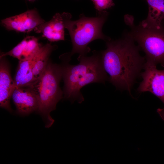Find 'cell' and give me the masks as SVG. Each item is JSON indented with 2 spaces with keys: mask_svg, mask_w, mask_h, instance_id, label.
Masks as SVG:
<instances>
[{
  "mask_svg": "<svg viewBox=\"0 0 164 164\" xmlns=\"http://www.w3.org/2000/svg\"><path fill=\"white\" fill-rule=\"evenodd\" d=\"M3 58H0V106L11 112L10 100L15 89L14 81L11 76L9 66Z\"/></svg>",
  "mask_w": 164,
  "mask_h": 164,
  "instance_id": "10",
  "label": "cell"
},
{
  "mask_svg": "<svg viewBox=\"0 0 164 164\" xmlns=\"http://www.w3.org/2000/svg\"><path fill=\"white\" fill-rule=\"evenodd\" d=\"M90 56L79 55V63L76 65L68 63L62 65L64 82V97L72 102L81 103L84 101L80 92L83 87L93 83H104L108 80L101 61V53L93 51Z\"/></svg>",
  "mask_w": 164,
  "mask_h": 164,
  "instance_id": "2",
  "label": "cell"
},
{
  "mask_svg": "<svg viewBox=\"0 0 164 164\" xmlns=\"http://www.w3.org/2000/svg\"><path fill=\"white\" fill-rule=\"evenodd\" d=\"M45 22L35 9L1 20L2 25L9 31L28 33Z\"/></svg>",
  "mask_w": 164,
  "mask_h": 164,
  "instance_id": "7",
  "label": "cell"
},
{
  "mask_svg": "<svg viewBox=\"0 0 164 164\" xmlns=\"http://www.w3.org/2000/svg\"><path fill=\"white\" fill-rule=\"evenodd\" d=\"M149 7L147 18L139 24L143 27H161L164 20V0H145Z\"/></svg>",
  "mask_w": 164,
  "mask_h": 164,
  "instance_id": "11",
  "label": "cell"
},
{
  "mask_svg": "<svg viewBox=\"0 0 164 164\" xmlns=\"http://www.w3.org/2000/svg\"><path fill=\"white\" fill-rule=\"evenodd\" d=\"M20 43L22 51V59L20 60L28 59L34 56L42 46L39 43L38 38L34 36H27Z\"/></svg>",
  "mask_w": 164,
  "mask_h": 164,
  "instance_id": "14",
  "label": "cell"
},
{
  "mask_svg": "<svg viewBox=\"0 0 164 164\" xmlns=\"http://www.w3.org/2000/svg\"><path fill=\"white\" fill-rule=\"evenodd\" d=\"M65 29L62 14L56 13L49 21L45 22L34 30L51 42L64 40Z\"/></svg>",
  "mask_w": 164,
  "mask_h": 164,
  "instance_id": "9",
  "label": "cell"
},
{
  "mask_svg": "<svg viewBox=\"0 0 164 164\" xmlns=\"http://www.w3.org/2000/svg\"><path fill=\"white\" fill-rule=\"evenodd\" d=\"M124 20L130 28L127 33L145 53L146 62L164 67L163 25L159 28H144L140 24L135 25L133 17L128 15L124 16Z\"/></svg>",
  "mask_w": 164,
  "mask_h": 164,
  "instance_id": "5",
  "label": "cell"
},
{
  "mask_svg": "<svg viewBox=\"0 0 164 164\" xmlns=\"http://www.w3.org/2000/svg\"><path fill=\"white\" fill-rule=\"evenodd\" d=\"M62 14L65 28L68 30L71 39L72 49L69 54L70 57L76 53L86 56L91 51L88 45L93 40L101 39L106 41L111 39L102 32L103 26L108 15L105 10L94 17L81 14L76 20H71L72 16L69 13Z\"/></svg>",
  "mask_w": 164,
  "mask_h": 164,
  "instance_id": "3",
  "label": "cell"
},
{
  "mask_svg": "<svg viewBox=\"0 0 164 164\" xmlns=\"http://www.w3.org/2000/svg\"><path fill=\"white\" fill-rule=\"evenodd\" d=\"M62 77V66L49 61L40 77L27 86L37 97V110L44 120L47 128L51 126L54 122L50 113L56 109L57 104L63 97V92L59 85Z\"/></svg>",
  "mask_w": 164,
  "mask_h": 164,
  "instance_id": "4",
  "label": "cell"
},
{
  "mask_svg": "<svg viewBox=\"0 0 164 164\" xmlns=\"http://www.w3.org/2000/svg\"><path fill=\"white\" fill-rule=\"evenodd\" d=\"M12 97L17 112L20 114L27 115L38 109L37 97L28 86L15 87Z\"/></svg>",
  "mask_w": 164,
  "mask_h": 164,
  "instance_id": "8",
  "label": "cell"
},
{
  "mask_svg": "<svg viewBox=\"0 0 164 164\" xmlns=\"http://www.w3.org/2000/svg\"><path fill=\"white\" fill-rule=\"evenodd\" d=\"M28 0L29 1H30V2H33V1H35V0Z\"/></svg>",
  "mask_w": 164,
  "mask_h": 164,
  "instance_id": "16",
  "label": "cell"
},
{
  "mask_svg": "<svg viewBox=\"0 0 164 164\" xmlns=\"http://www.w3.org/2000/svg\"><path fill=\"white\" fill-rule=\"evenodd\" d=\"M98 14L114 5L113 0H91Z\"/></svg>",
  "mask_w": 164,
  "mask_h": 164,
  "instance_id": "15",
  "label": "cell"
},
{
  "mask_svg": "<svg viewBox=\"0 0 164 164\" xmlns=\"http://www.w3.org/2000/svg\"><path fill=\"white\" fill-rule=\"evenodd\" d=\"M144 69V71L141 73L143 80L137 89L138 92H149L164 104V70H158L156 65L146 62ZM157 111L164 121V107L158 109Z\"/></svg>",
  "mask_w": 164,
  "mask_h": 164,
  "instance_id": "6",
  "label": "cell"
},
{
  "mask_svg": "<svg viewBox=\"0 0 164 164\" xmlns=\"http://www.w3.org/2000/svg\"><path fill=\"white\" fill-rule=\"evenodd\" d=\"M57 48L56 45L47 43L42 46L35 56L32 66V72L36 80L38 79L44 71L52 51Z\"/></svg>",
  "mask_w": 164,
  "mask_h": 164,
  "instance_id": "13",
  "label": "cell"
},
{
  "mask_svg": "<svg viewBox=\"0 0 164 164\" xmlns=\"http://www.w3.org/2000/svg\"><path fill=\"white\" fill-rule=\"evenodd\" d=\"M163 22H164V21H163Z\"/></svg>",
  "mask_w": 164,
  "mask_h": 164,
  "instance_id": "17",
  "label": "cell"
},
{
  "mask_svg": "<svg viewBox=\"0 0 164 164\" xmlns=\"http://www.w3.org/2000/svg\"><path fill=\"white\" fill-rule=\"evenodd\" d=\"M106 49L101 52L103 68L110 75L109 81L117 89L131 90L136 78L141 75L146 62L140 49L127 32L116 40L106 41Z\"/></svg>",
  "mask_w": 164,
  "mask_h": 164,
  "instance_id": "1",
  "label": "cell"
},
{
  "mask_svg": "<svg viewBox=\"0 0 164 164\" xmlns=\"http://www.w3.org/2000/svg\"><path fill=\"white\" fill-rule=\"evenodd\" d=\"M36 54L29 58L19 60L14 80L15 88L28 86L36 80L32 66Z\"/></svg>",
  "mask_w": 164,
  "mask_h": 164,
  "instance_id": "12",
  "label": "cell"
}]
</instances>
